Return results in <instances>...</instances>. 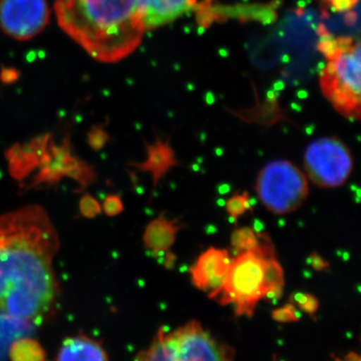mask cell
<instances>
[{
    "instance_id": "obj_1",
    "label": "cell",
    "mask_w": 361,
    "mask_h": 361,
    "mask_svg": "<svg viewBox=\"0 0 361 361\" xmlns=\"http://www.w3.org/2000/svg\"><path fill=\"white\" fill-rule=\"evenodd\" d=\"M59 238L49 215L27 206L0 216V316L39 323L56 305Z\"/></svg>"
},
{
    "instance_id": "obj_2",
    "label": "cell",
    "mask_w": 361,
    "mask_h": 361,
    "mask_svg": "<svg viewBox=\"0 0 361 361\" xmlns=\"http://www.w3.org/2000/svg\"><path fill=\"white\" fill-rule=\"evenodd\" d=\"M59 27L94 61L116 63L144 39L139 0H56Z\"/></svg>"
},
{
    "instance_id": "obj_3",
    "label": "cell",
    "mask_w": 361,
    "mask_h": 361,
    "mask_svg": "<svg viewBox=\"0 0 361 361\" xmlns=\"http://www.w3.org/2000/svg\"><path fill=\"white\" fill-rule=\"evenodd\" d=\"M274 247L267 233L261 232L260 245L232 258L229 272L219 292L213 297L221 305H233L238 316H253L259 301L268 292L265 258Z\"/></svg>"
},
{
    "instance_id": "obj_4",
    "label": "cell",
    "mask_w": 361,
    "mask_h": 361,
    "mask_svg": "<svg viewBox=\"0 0 361 361\" xmlns=\"http://www.w3.org/2000/svg\"><path fill=\"white\" fill-rule=\"evenodd\" d=\"M320 75L323 96L334 110L351 122L361 115L360 42L337 39L336 51Z\"/></svg>"
},
{
    "instance_id": "obj_5",
    "label": "cell",
    "mask_w": 361,
    "mask_h": 361,
    "mask_svg": "<svg viewBox=\"0 0 361 361\" xmlns=\"http://www.w3.org/2000/svg\"><path fill=\"white\" fill-rule=\"evenodd\" d=\"M232 348L215 338L200 322H191L174 331L161 329L151 345L135 361H233Z\"/></svg>"
},
{
    "instance_id": "obj_6",
    "label": "cell",
    "mask_w": 361,
    "mask_h": 361,
    "mask_svg": "<svg viewBox=\"0 0 361 361\" xmlns=\"http://www.w3.org/2000/svg\"><path fill=\"white\" fill-rule=\"evenodd\" d=\"M255 191L268 211L285 215L303 205L310 195V184L305 173L293 163L278 160L259 172Z\"/></svg>"
},
{
    "instance_id": "obj_7",
    "label": "cell",
    "mask_w": 361,
    "mask_h": 361,
    "mask_svg": "<svg viewBox=\"0 0 361 361\" xmlns=\"http://www.w3.org/2000/svg\"><path fill=\"white\" fill-rule=\"evenodd\" d=\"M304 173L323 189L342 186L353 170L350 151L338 137H324L311 142L304 154Z\"/></svg>"
},
{
    "instance_id": "obj_8",
    "label": "cell",
    "mask_w": 361,
    "mask_h": 361,
    "mask_svg": "<svg viewBox=\"0 0 361 361\" xmlns=\"http://www.w3.org/2000/svg\"><path fill=\"white\" fill-rule=\"evenodd\" d=\"M51 18L47 0H0V28L16 40H28L44 30Z\"/></svg>"
},
{
    "instance_id": "obj_9",
    "label": "cell",
    "mask_w": 361,
    "mask_h": 361,
    "mask_svg": "<svg viewBox=\"0 0 361 361\" xmlns=\"http://www.w3.org/2000/svg\"><path fill=\"white\" fill-rule=\"evenodd\" d=\"M231 263L232 257L228 250L210 247L189 268L192 283L213 298L224 283Z\"/></svg>"
},
{
    "instance_id": "obj_10",
    "label": "cell",
    "mask_w": 361,
    "mask_h": 361,
    "mask_svg": "<svg viewBox=\"0 0 361 361\" xmlns=\"http://www.w3.org/2000/svg\"><path fill=\"white\" fill-rule=\"evenodd\" d=\"M146 32L170 25L193 11L197 0H139Z\"/></svg>"
},
{
    "instance_id": "obj_11",
    "label": "cell",
    "mask_w": 361,
    "mask_h": 361,
    "mask_svg": "<svg viewBox=\"0 0 361 361\" xmlns=\"http://www.w3.org/2000/svg\"><path fill=\"white\" fill-rule=\"evenodd\" d=\"M184 228L179 219H168L165 215L152 221L144 234L145 246L153 252L156 257L164 258L170 254L178 232Z\"/></svg>"
},
{
    "instance_id": "obj_12",
    "label": "cell",
    "mask_w": 361,
    "mask_h": 361,
    "mask_svg": "<svg viewBox=\"0 0 361 361\" xmlns=\"http://www.w3.org/2000/svg\"><path fill=\"white\" fill-rule=\"evenodd\" d=\"M54 361H110L103 345L84 334L68 337L59 346Z\"/></svg>"
},
{
    "instance_id": "obj_13",
    "label": "cell",
    "mask_w": 361,
    "mask_h": 361,
    "mask_svg": "<svg viewBox=\"0 0 361 361\" xmlns=\"http://www.w3.org/2000/svg\"><path fill=\"white\" fill-rule=\"evenodd\" d=\"M179 160L176 157L170 142L157 140L156 142L148 146V159L139 164L140 170L146 171L153 176L154 186L164 177L171 169L179 166Z\"/></svg>"
},
{
    "instance_id": "obj_14",
    "label": "cell",
    "mask_w": 361,
    "mask_h": 361,
    "mask_svg": "<svg viewBox=\"0 0 361 361\" xmlns=\"http://www.w3.org/2000/svg\"><path fill=\"white\" fill-rule=\"evenodd\" d=\"M261 241V232L251 227L236 228L231 235V246L237 254L253 251Z\"/></svg>"
},
{
    "instance_id": "obj_15",
    "label": "cell",
    "mask_w": 361,
    "mask_h": 361,
    "mask_svg": "<svg viewBox=\"0 0 361 361\" xmlns=\"http://www.w3.org/2000/svg\"><path fill=\"white\" fill-rule=\"evenodd\" d=\"M226 212L235 221L237 224V219L243 216L247 211L252 210L250 195L248 192L243 193H235L230 197L225 203Z\"/></svg>"
},
{
    "instance_id": "obj_16",
    "label": "cell",
    "mask_w": 361,
    "mask_h": 361,
    "mask_svg": "<svg viewBox=\"0 0 361 361\" xmlns=\"http://www.w3.org/2000/svg\"><path fill=\"white\" fill-rule=\"evenodd\" d=\"M293 302L298 305V307L307 314L313 315L319 307V301L315 296L304 292H296L291 297Z\"/></svg>"
},
{
    "instance_id": "obj_17",
    "label": "cell",
    "mask_w": 361,
    "mask_h": 361,
    "mask_svg": "<svg viewBox=\"0 0 361 361\" xmlns=\"http://www.w3.org/2000/svg\"><path fill=\"white\" fill-rule=\"evenodd\" d=\"M272 318L274 322H294L300 319L301 314L294 304L289 303L284 305L283 307L273 311Z\"/></svg>"
},
{
    "instance_id": "obj_18",
    "label": "cell",
    "mask_w": 361,
    "mask_h": 361,
    "mask_svg": "<svg viewBox=\"0 0 361 361\" xmlns=\"http://www.w3.org/2000/svg\"><path fill=\"white\" fill-rule=\"evenodd\" d=\"M307 263L316 271H325L329 268V263L316 252L310 254Z\"/></svg>"
},
{
    "instance_id": "obj_19",
    "label": "cell",
    "mask_w": 361,
    "mask_h": 361,
    "mask_svg": "<svg viewBox=\"0 0 361 361\" xmlns=\"http://www.w3.org/2000/svg\"><path fill=\"white\" fill-rule=\"evenodd\" d=\"M356 1H357V0H329L332 7H334L336 11H338L350 9L351 7L355 6Z\"/></svg>"
},
{
    "instance_id": "obj_20",
    "label": "cell",
    "mask_w": 361,
    "mask_h": 361,
    "mask_svg": "<svg viewBox=\"0 0 361 361\" xmlns=\"http://www.w3.org/2000/svg\"><path fill=\"white\" fill-rule=\"evenodd\" d=\"M336 361H360V358L355 353H350L346 356V360H336Z\"/></svg>"
}]
</instances>
